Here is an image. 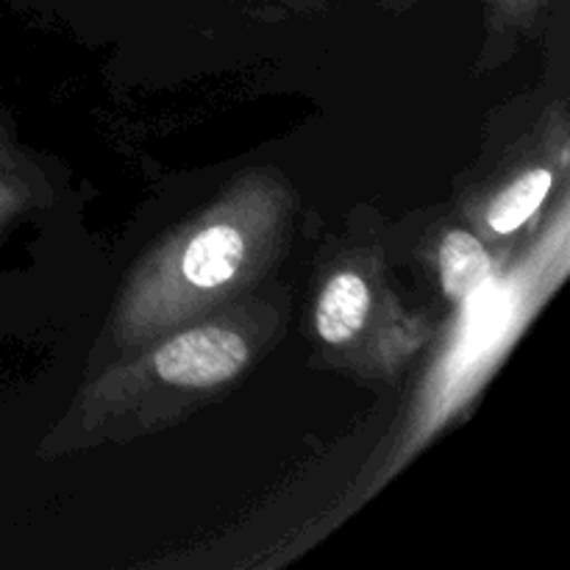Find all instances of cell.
<instances>
[{
  "label": "cell",
  "mask_w": 570,
  "mask_h": 570,
  "mask_svg": "<svg viewBox=\"0 0 570 570\" xmlns=\"http://www.w3.org/2000/svg\"><path fill=\"white\" fill-rule=\"evenodd\" d=\"M440 289L454 306H465L493 282L495 259L473 228L454 226L443 232L434 248Z\"/></svg>",
  "instance_id": "5"
},
{
  "label": "cell",
  "mask_w": 570,
  "mask_h": 570,
  "mask_svg": "<svg viewBox=\"0 0 570 570\" xmlns=\"http://www.w3.org/2000/svg\"><path fill=\"white\" fill-rule=\"evenodd\" d=\"M315 334L334 365L393 376L426 343L429 326L401 309L384 278L382 254L356 248L340 256L317 287Z\"/></svg>",
  "instance_id": "3"
},
{
  "label": "cell",
  "mask_w": 570,
  "mask_h": 570,
  "mask_svg": "<svg viewBox=\"0 0 570 570\" xmlns=\"http://www.w3.org/2000/svg\"><path fill=\"white\" fill-rule=\"evenodd\" d=\"M284 332V301L243 298L104 362L78 387L42 454L128 443L226 395Z\"/></svg>",
  "instance_id": "2"
},
{
  "label": "cell",
  "mask_w": 570,
  "mask_h": 570,
  "mask_svg": "<svg viewBox=\"0 0 570 570\" xmlns=\"http://www.w3.org/2000/svg\"><path fill=\"white\" fill-rule=\"evenodd\" d=\"M562 165L554 159H538L529 165L515 167V173L504 178L488 198L479 204L473 215V226L484 243H501L521 232L527 223H532L546 206V200L554 195L557 181L562 176Z\"/></svg>",
  "instance_id": "4"
},
{
  "label": "cell",
  "mask_w": 570,
  "mask_h": 570,
  "mask_svg": "<svg viewBox=\"0 0 570 570\" xmlns=\"http://www.w3.org/2000/svg\"><path fill=\"white\" fill-rule=\"evenodd\" d=\"M42 193L39 167L0 128V232L9 220L31 212L42 200Z\"/></svg>",
  "instance_id": "6"
},
{
  "label": "cell",
  "mask_w": 570,
  "mask_h": 570,
  "mask_svg": "<svg viewBox=\"0 0 570 570\" xmlns=\"http://www.w3.org/2000/svg\"><path fill=\"white\" fill-rule=\"evenodd\" d=\"M295 209V189L273 167L234 178L128 273L106 323L104 362L248 295L282 262Z\"/></svg>",
  "instance_id": "1"
}]
</instances>
